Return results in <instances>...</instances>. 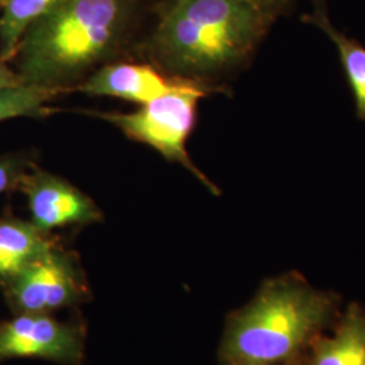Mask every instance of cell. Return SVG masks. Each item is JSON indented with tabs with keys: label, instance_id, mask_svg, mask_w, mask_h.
<instances>
[{
	"label": "cell",
	"instance_id": "cell-7",
	"mask_svg": "<svg viewBox=\"0 0 365 365\" xmlns=\"http://www.w3.org/2000/svg\"><path fill=\"white\" fill-rule=\"evenodd\" d=\"M21 184L27 196L31 222L43 233L102 220L101 210L90 196L52 173L36 170L24 176Z\"/></svg>",
	"mask_w": 365,
	"mask_h": 365
},
{
	"label": "cell",
	"instance_id": "cell-1",
	"mask_svg": "<svg viewBox=\"0 0 365 365\" xmlns=\"http://www.w3.org/2000/svg\"><path fill=\"white\" fill-rule=\"evenodd\" d=\"M167 0H63L39 16L13 58L26 84L66 91L92 68L149 37Z\"/></svg>",
	"mask_w": 365,
	"mask_h": 365
},
{
	"label": "cell",
	"instance_id": "cell-2",
	"mask_svg": "<svg viewBox=\"0 0 365 365\" xmlns=\"http://www.w3.org/2000/svg\"><path fill=\"white\" fill-rule=\"evenodd\" d=\"M341 299L288 272L267 279L248 303L230 314L223 330L221 365H288L334 325Z\"/></svg>",
	"mask_w": 365,
	"mask_h": 365
},
{
	"label": "cell",
	"instance_id": "cell-4",
	"mask_svg": "<svg viewBox=\"0 0 365 365\" xmlns=\"http://www.w3.org/2000/svg\"><path fill=\"white\" fill-rule=\"evenodd\" d=\"M211 91L200 80L182 78L175 88L134 113H105L99 117L113 123L129 138L149 145L167 160L182 164L214 194L217 187L196 168L187 152L199 101Z\"/></svg>",
	"mask_w": 365,
	"mask_h": 365
},
{
	"label": "cell",
	"instance_id": "cell-12",
	"mask_svg": "<svg viewBox=\"0 0 365 365\" xmlns=\"http://www.w3.org/2000/svg\"><path fill=\"white\" fill-rule=\"evenodd\" d=\"M63 0H3L0 14V58L13 60L27 27Z\"/></svg>",
	"mask_w": 365,
	"mask_h": 365
},
{
	"label": "cell",
	"instance_id": "cell-15",
	"mask_svg": "<svg viewBox=\"0 0 365 365\" xmlns=\"http://www.w3.org/2000/svg\"><path fill=\"white\" fill-rule=\"evenodd\" d=\"M22 178L24 175L21 173V165L15 160L0 158V194L21 182Z\"/></svg>",
	"mask_w": 365,
	"mask_h": 365
},
{
	"label": "cell",
	"instance_id": "cell-3",
	"mask_svg": "<svg viewBox=\"0 0 365 365\" xmlns=\"http://www.w3.org/2000/svg\"><path fill=\"white\" fill-rule=\"evenodd\" d=\"M272 25L245 0H167L145 42L170 71L202 81L244 66Z\"/></svg>",
	"mask_w": 365,
	"mask_h": 365
},
{
	"label": "cell",
	"instance_id": "cell-9",
	"mask_svg": "<svg viewBox=\"0 0 365 365\" xmlns=\"http://www.w3.org/2000/svg\"><path fill=\"white\" fill-rule=\"evenodd\" d=\"M303 365H365V309L349 303L331 327V334L314 341L302 357Z\"/></svg>",
	"mask_w": 365,
	"mask_h": 365
},
{
	"label": "cell",
	"instance_id": "cell-6",
	"mask_svg": "<svg viewBox=\"0 0 365 365\" xmlns=\"http://www.w3.org/2000/svg\"><path fill=\"white\" fill-rule=\"evenodd\" d=\"M34 357L78 365L84 357V339L78 327L46 313H19L0 325V359Z\"/></svg>",
	"mask_w": 365,
	"mask_h": 365
},
{
	"label": "cell",
	"instance_id": "cell-13",
	"mask_svg": "<svg viewBox=\"0 0 365 365\" xmlns=\"http://www.w3.org/2000/svg\"><path fill=\"white\" fill-rule=\"evenodd\" d=\"M58 92L26 83L0 88V122L11 118L42 115L48 111L46 103Z\"/></svg>",
	"mask_w": 365,
	"mask_h": 365
},
{
	"label": "cell",
	"instance_id": "cell-16",
	"mask_svg": "<svg viewBox=\"0 0 365 365\" xmlns=\"http://www.w3.org/2000/svg\"><path fill=\"white\" fill-rule=\"evenodd\" d=\"M6 63H7V61H4V60L0 58V88L24 83V81L21 80V78L18 76V73L14 72L11 68H9Z\"/></svg>",
	"mask_w": 365,
	"mask_h": 365
},
{
	"label": "cell",
	"instance_id": "cell-14",
	"mask_svg": "<svg viewBox=\"0 0 365 365\" xmlns=\"http://www.w3.org/2000/svg\"><path fill=\"white\" fill-rule=\"evenodd\" d=\"M264 14L269 21L276 22L280 16H286L292 11L297 0H245Z\"/></svg>",
	"mask_w": 365,
	"mask_h": 365
},
{
	"label": "cell",
	"instance_id": "cell-11",
	"mask_svg": "<svg viewBox=\"0 0 365 365\" xmlns=\"http://www.w3.org/2000/svg\"><path fill=\"white\" fill-rule=\"evenodd\" d=\"M33 222L0 221V280L19 274L31 261L51 248L52 241Z\"/></svg>",
	"mask_w": 365,
	"mask_h": 365
},
{
	"label": "cell",
	"instance_id": "cell-8",
	"mask_svg": "<svg viewBox=\"0 0 365 365\" xmlns=\"http://www.w3.org/2000/svg\"><path fill=\"white\" fill-rule=\"evenodd\" d=\"M178 80L170 81L152 66L123 63L101 68L76 88L93 96L119 98L144 106L170 93Z\"/></svg>",
	"mask_w": 365,
	"mask_h": 365
},
{
	"label": "cell",
	"instance_id": "cell-18",
	"mask_svg": "<svg viewBox=\"0 0 365 365\" xmlns=\"http://www.w3.org/2000/svg\"><path fill=\"white\" fill-rule=\"evenodd\" d=\"M0 1H3V0H0Z\"/></svg>",
	"mask_w": 365,
	"mask_h": 365
},
{
	"label": "cell",
	"instance_id": "cell-10",
	"mask_svg": "<svg viewBox=\"0 0 365 365\" xmlns=\"http://www.w3.org/2000/svg\"><path fill=\"white\" fill-rule=\"evenodd\" d=\"M302 21L324 31L336 45L339 60L356 103V114L365 120V48L348 37L330 21L325 0H313V10L302 15Z\"/></svg>",
	"mask_w": 365,
	"mask_h": 365
},
{
	"label": "cell",
	"instance_id": "cell-17",
	"mask_svg": "<svg viewBox=\"0 0 365 365\" xmlns=\"http://www.w3.org/2000/svg\"><path fill=\"white\" fill-rule=\"evenodd\" d=\"M288 365H303V361H302V359H299V360H297V361H294V363Z\"/></svg>",
	"mask_w": 365,
	"mask_h": 365
},
{
	"label": "cell",
	"instance_id": "cell-5",
	"mask_svg": "<svg viewBox=\"0 0 365 365\" xmlns=\"http://www.w3.org/2000/svg\"><path fill=\"white\" fill-rule=\"evenodd\" d=\"M3 283L19 313L51 314L78 304L88 294L76 262L56 245Z\"/></svg>",
	"mask_w": 365,
	"mask_h": 365
}]
</instances>
